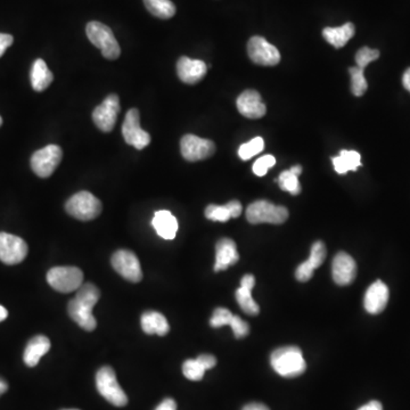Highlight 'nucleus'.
<instances>
[{"label":"nucleus","instance_id":"17","mask_svg":"<svg viewBox=\"0 0 410 410\" xmlns=\"http://www.w3.org/2000/svg\"><path fill=\"white\" fill-rule=\"evenodd\" d=\"M207 71V64L200 59L183 56L180 57L177 63L178 77L183 83L188 85L200 83L205 77Z\"/></svg>","mask_w":410,"mask_h":410},{"label":"nucleus","instance_id":"7","mask_svg":"<svg viewBox=\"0 0 410 410\" xmlns=\"http://www.w3.org/2000/svg\"><path fill=\"white\" fill-rule=\"evenodd\" d=\"M47 282L59 292H74L83 287V272L77 267H54L48 272Z\"/></svg>","mask_w":410,"mask_h":410},{"label":"nucleus","instance_id":"26","mask_svg":"<svg viewBox=\"0 0 410 410\" xmlns=\"http://www.w3.org/2000/svg\"><path fill=\"white\" fill-rule=\"evenodd\" d=\"M334 169L339 174L356 171L361 166V157L356 151H341L339 157H332Z\"/></svg>","mask_w":410,"mask_h":410},{"label":"nucleus","instance_id":"29","mask_svg":"<svg viewBox=\"0 0 410 410\" xmlns=\"http://www.w3.org/2000/svg\"><path fill=\"white\" fill-rule=\"evenodd\" d=\"M277 183L281 189H283L285 192H289V194L299 195L301 193V185L299 183L298 176H295L289 170L283 171L279 174Z\"/></svg>","mask_w":410,"mask_h":410},{"label":"nucleus","instance_id":"20","mask_svg":"<svg viewBox=\"0 0 410 410\" xmlns=\"http://www.w3.org/2000/svg\"><path fill=\"white\" fill-rule=\"evenodd\" d=\"M154 229L157 235L164 239H174L178 231L177 219L167 210H159L154 215L152 220Z\"/></svg>","mask_w":410,"mask_h":410},{"label":"nucleus","instance_id":"5","mask_svg":"<svg viewBox=\"0 0 410 410\" xmlns=\"http://www.w3.org/2000/svg\"><path fill=\"white\" fill-rule=\"evenodd\" d=\"M87 37L92 44L100 48L103 56L107 59H116L120 57L121 49L113 35L112 30L101 22H90L87 24Z\"/></svg>","mask_w":410,"mask_h":410},{"label":"nucleus","instance_id":"15","mask_svg":"<svg viewBox=\"0 0 410 410\" xmlns=\"http://www.w3.org/2000/svg\"><path fill=\"white\" fill-rule=\"evenodd\" d=\"M332 274L334 282L339 287L350 285L357 276V265L354 258L346 252L337 253L332 263Z\"/></svg>","mask_w":410,"mask_h":410},{"label":"nucleus","instance_id":"2","mask_svg":"<svg viewBox=\"0 0 410 410\" xmlns=\"http://www.w3.org/2000/svg\"><path fill=\"white\" fill-rule=\"evenodd\" d=\"M270 363L275 372L287 378H298L307 369L301 350L294 346L275 350L270 357Z\"/></svg>","mask_w":410,"mask_h":410},{"label":"nucleus","instance_id":"4","mask_svg":"<svg viewBox=\"0 0 410 410\" xmlns=\"http://www.w3.org/2000/svg\"><path fill=\"white\" fill-rule=\"evenodd\" d=\"M289 218L287 207L270 203L266 200L253 202L246 209V219L250 224H281Z\"/></svg>","mask_w":410,"mask_h":410},{"label":"nucleus","instance_id":"34","mask_svg":"<svg viewBox=\"0 0 410 410\" xmlns=\"http://www.w3.org/2000/svg\"><path fill=\"white\" fill-rule=\"evenodd\" d=\"M233 313L226 308H217L213 311L212 317L210 319V325L213 328L222 327V326H227L231 324V319H233Z\"/></svg>","mask_w":410,"mask_h":410},{"label":"nucleus","instance_id":"21","mask_svg":"<svg viewBox=\"0 0 410 410\" xmlns=\"http://www.w3.org/2000/svg\"><path fill=\"white\" fill-rule=\"evenodd\" d=\"M49 349H51V341L48 339V337L44 335L32 337L24 350V363L29 367L37 366L39 360L49 351Z\"/></svg>","mask_w":410,"mask_h":410},{"label":"nucleus","instance_id":"13","mask_svg":"<svg viewBox=\"0 0 410 410\" xmlns=\"http://www.w3.org/2000/svg\"><path fill=\"white\" fill-rule=\"evenodd\" d=\"M248 53L252 62L263 66H274L281 61V54L277 48L263 37H252L248 40Z\"/></svg>","mask_w":410,"mask_h":410},{"label":"nucleus","instance_id":"10","mask_svg":"<svg viewBox=\"0 0 410 410\" xmlns=\"http://www.w3.org/2000/svg\"><path fill=\"white\" fill-rule=\"evenodd\" d=\"M122 136L127 144L136 150H144L151 143V136L147 131L140 128V114L137 109L128 111L122 124Z\"/></svg>","mask_w":410,"mask_h":410},{"label":"nucleus","instance_id":"47","mask_svg":"<svg viewBox=\"0 0 410 410\" xmlns=\"http://www.w3.org/2000/svg\"><path fill=\"white\" fill-rule=\"evenodd\" d=\"M8 316V313H7V310L3 307V306H0V322H3L5 319L7 318Z\"/></svg>","mask_w":410,"mask_h":410},{"label":"nucleus","instance_id":"16","mask_svg":"<svg viewBox=\"0 0 410 410\" xmlns=\"http://www.w3.org/2000/svg\"><path fill=\"white\" fill-rule=\"evenodd\" d=\"M237 109L243 116L248 119H260L266 116V105L261 101L257 90H245L239 95L236 101Z\"/></svg>","mask_w":410,"mask_h":410},{"label":"nucleus","instance_id":"28","mask_svg":"<svg viewBox=\"0 0 410 410\" xmlns=\"http://www.w3.org/2000/svg\"><path fill=\"white\" fill-rule=\"evenodd\" d=\"M236 300L239 307L246 315H250V316L259 315L260 308L252 298V289L239 287L236 291Z\"/></svg>","mask_w":410,"mask_h":410},{"label":"nucleus","instance_id":"24","mask_svg":"<svg viewBox=\"0 0 410 410\" xmlns=\"http://www.w3.org/2000/svg\"><path fill=\"white\" fill-rule=\"evenodd\" d=\"M31 85L36 92H44L53 83L54 76L44 59H38L33 63L31 68Z\"/></svg>","mask_w":410,"mask_h":410},{"label":"nucleus","instance_id":"32","mask_svg":"<svg viewBox=\"0 0 410 410\" xmlns=\"http://www.w3.org/2000/svg\"><path fill=\"white\" fill-rule=\"evenodd\" d=\"M183 373L185 378L191 381H201L205 373V368L202 366V363L198 359H189L183 363Z\"/></svg>","mask_w":410,"mask_h":410},{"label":"nucleus","instance_id":"49","mask_svg":"<svg viewBox=\"0 0 410 410\" xmlns=\"http://www.w3.org/2000/svg\"><path fill=\"white\" fill-rule=\"evenodd\" d=\"M1 124H3V119L0 116V126H1Z\"/></svg>","mask_w":410,"mask_h":410},{"label":"nucleus","instance_id":"39","mask_svg":"<svg viewBox=\"0 0 410 410\" xmlns=\"http://www.w3.org/2000/svg\"><path fill=\"white\" fill-rule=\"evenodd\" d=\"M14 39L7 33H0V57L3 56L5 52L12 46Z\"/></svg>","mask_w":410,"mask_h":410},{"label":"nucleus","instance_id":"12","mask_svg":"<svg viewBox=\"0 0 410 410\" xmlns=\"http://www.w3.org/2000/svg\"><path fill=\"white\" fill-rule=\"evenodd\" d=\"M111 263L114 270L127 281L131 283H139L142 281V267H140L138 258L133 252L128 251V250L116 251L113 254Z\"/></svg>","mask_w":410,"mask_h":410},{"label":"nucleus","instance_id":"18","mask_svg":"<svg viewBox=\"0 0 410 410\" xmlns=\"http://www.w3.org/2000/svg\"><path fill=\"white\" fill-rule=\"evenodd\" d=\"M389 302V289L383 282L378 281L373 283L367 289L363 306L367 313L378 315L387 308Z\"/></svg>","mask_w":410,"mask_h":410},{"label":"nucleus","instance_id":"19","mask_svg":"<svg viewBox=\"0 0 410 410\" xmlns=\"http://www.w3.org/2000/svg\"><path fill=\"white\" fill-rule=\"evenodd\" d=\"M239 260L236 243L231 239H222L216 245L215 272H222L233 266Z\"/></svg>","mask_w":410,"mask_h":410},{"label":"nucleus","instance_id":"9","mask_svg":"<svg viewBox=\"0 0 410 410\" xmlns=\"http://www.w3.org/2000/svg\"><path fill=\"white\" fill-rule=\"evenodd\" d=\"M180 151L186 161L196 162L212 157L216 152V145L212 140L188 133L180 140Z\"/></svg>","mask_w":410,"mask_h":410},{"label":"nucleus","instance_id":"37","mask_svg":"<svg viewBox=\"0 0 410 410\" xmlns=\"http://www.w3.org/2000/svg\"><path fill=\"white\" fill-rule=\"evenodd\" d=\"M231 330H233L234 335L237 337V339H242V337H246L248 333H250V326H248V322H244L241 317L233 316L231 319Z\"/></svg>","mask_w":410,"mask_h":410},{"label":"nucleus","instance_id":"35","mask_svg":"<svg viewBox=\"0 0 410 410\" xmlns=\"http://www.w3.org/2000/svg\"><path fill=\"white\" fill-rule=\"evenodd\" d=\"M380 57V52L378 49H370L368 47L360 48L358 53L356 54V63H357L358 68L365 70L367 65L373 61Z\"/></svg>","mask_w":410,"mask_h":410},{"label":"nucleus","instance_id":"3","mask_svg":"<svg viewBox=\"0 0 410 410\" xmlns=\"http://www.w3.org/2000/svg\"><path fill=\"white\" fill-rule=\"evenodd\" d=\"M102 209L101 201L86 191L74 194L65 204L66 212L81 222H89L97 218L101 215Z\"/></svg>","mask_w":410,"mask_h":410},{"label":"nucleus","instance_id":"1","mask_svg":"<svg viewBox=\"0 0 410 410\" xmlns=\"http://www.w3.org/2000/svg\"><path fill=\"white\" fill-rule=\"evenodd\" d=\"M101 292L94 284H83L77 294L68 303V315L80 327L88 332L94 331L97 322L92 315L95 304L97 303Z\"/></svg>","mask_w":410,"mask_h":410},{"label":"nucleus","instance_id":"25","mask_svg":"<svg viewBox=\"0 0 410 410\" xmlns=\"http://www.w3.org/2000/svg\"><path fill=\"white\" fill-rule=\"evenodd\" d=\"M356 28L352 23L343 24L339 28H325L322 37L335 48H342L354 36Z\"/></svg>","mask_w":410,"mask_h":410},{"label":"nucleus","instance_id":"38","mask_svg":"<svg viewBox=\"0 0 410 410\" xmlns=\"http://www.w3.org/2000/svg\"><path fill=\"white\" fill-rule=\"evenodd\" d=\"M313 272H315V269L310 266L307 261H304L295 270V278L301 283H306L313 278Z\"/></svg>","mask_w":410,"mask_h":410},{"label":"nucleus","instance_id":"23","mask_svg":"<svg viewBox=\"0 0 410 410\" xmlns=\"http://www.w3.org/2000/svg\"><path fill=\"white\" fill-rule=\"evenodd\" d=\"M140 324L143 331L148 335L155 334L159 337H164L170 331V326L166 317L157 311H146L143 313Z\"/></svg>","mask_w":410,"mask_h":410},{"label":"nucleus","instance_id":"33","mask_svg":"<svg viewBox=\"0 0 410 410\" xmlns=\"http://www.w3.org/2000/svg\"><path fill=\"white\" fill-rule=\"evenodd\" d=\"M326 254L327 252H326V246H325L324 243L316 242L311 248V253H310V258L307 260V263L316 270L324 263Z\"/></svg>","mask_w":410,"mask_h":410},{"label":"nucleus","instance_id":"14","mask_svg":"<svg viewBox=\"0 0 410 410\" xmlns=\"http://www.w3.org/2000/svg\"><path fill=\"white\" fill-rule=\"evenodd\" d=\"M28 254V244L21 237L0 233V261L9 266L21 263Z\"/></svg>","mask_w":410,"mask_h":410},{"label":"nucleus","instance_id":"8","mask_svg":"<svg viewBox=\"0 0 410 410\" xmlns=\"http://www.w3.org/2000/svg\"><path fill=\"white\" fill-rule=\"evenodd\" d=\"M62 148L57 145H48L33 153L31 157V168L38 177H51L62 161Z\"/></svg>","mask_w":410,"mask_h":410},{"label":"nucleus","instance_id":"42","mask_svg":"<svg viewBox=\"0 0 410 410\" xmlns=\"http://www.w3.org/2000/svg\"><path fill=\"white\" fill-rule=\"evenodd\" d=\"M254 285H255V278L252 275H245L241 281V287H246V289H253Z\"/></svg>","mask_w":410,"mask_h":410},{"label":"nucleus","instance_id":"40","mask_svg":"<svg viewBox=\"0 0 410 410\" xmlns=\"http://www.w3.org/2000/svg\"><path fill=\"white\" fill-rule=\"evenodd\" d=\"M196 359L202 363V366L205 368V370L213 368L217 365V359L213 357L212 354H201Z\"/></svg>","mask_w":410,"mask_h":410},{"label":"nucleus","instance_id":"36","mask_svg":"<svg viewBox=\"0 0 410 410\" xmlns=\"http://www.w3.org/2000/svg\"><path fill=\"white\" fill-rule=\"evenodd\" d=\"M275 164H276V159L272 155H265L255 161L253 164V172L259 177H263L266 176L269 169L272 168Z\"/></svg>","mask_w":410,"mask_h":410},{"label":"nucleus","instance_id":"44","mask_svg":"<svg viewBox=\"0 0 410 410\" xmlns=\"http://www.w3.org/2000/svg\"><path fill=\"white\" fill-rule=\"evenodd\" d=\"M358 410H383V407H382L381 402H370Z\"/></svg>","mask_w":410,"mask_h":410},{"label":"nucleus","instance_id":"30","mask_svg":"<svg viewBox=\"0 0 410 410\" xmlns=\"http://www.w3.org/2000/svg\"><path fill=\"white\" fill-rule=\"evenodd\" d=\"M350 76H351V92L354 96L360 97L367 92L368 85H367L366 78L363 76V68L354 66L349 68Z\"/></svg>","mask_w":410,"mask_h":410},{"label":"nucleus","instance_id":"41","mask_svg":"<svg viewBox=\"0 0 410 410\" xmlns=\"http://www.w3.org/2000/svg\"><path fill=\"white\" fill-rule=\"evenodd\" d=\"M155 410H177V404L174 399H164Z\"/></svg>","mask_w":410,"mask_h":410},{"label":"nucleus","instance_id":"6","mask_svg":"<svg viewBox=\"0 0 410 410\" xmlns=\"http://www.w3.org/2000/svg\"><path fill=\"white\" fill-rule=\"evenodd\" d=\"M96 387L101 396L116 407L128 404V397L116 380V373L111 367H102L96 375Z\"/></svg>","mask_w":410,"mask_h":410},{"label":"nucleus","instance_id":"22","mask_svg":"<svg viewBox=\"0 0 410 410\" xmlns=\"http://www.w3.org/2000/svg\"><path fill=\"white\" fill-rule=\"evenodd\" d=\"M242 204L236 200L224 204V205H216L211 204L205 209V217L212 222H226L231 218H237L242 215Z\"/></svg>","mask_w":410,"mask_h":410},{"label":"nucleus","instance_id":"27","mask_svg":"<svg viewBox=\"0 0 410 410\" xmlns=\"http://www.w3.org/2000/svg\"><path fill=\"white\" fill-rule=\"evenodd\" d=\"M144 4L148 12L157 18L168 20L176 14V6L171 0H144Z\"/></svg>","mask_w":410,"mask_h":410},{"label":"nucleus","instance_id":"43","mask_svg":"<svg viewBox=\"0 0 410 410\" xmlns=\"http://www.w3.org/2000/svg\"><path fill=\"white\" fill-rule=\"evenodd\" d=\"M242 410H270L267 407L266 404H259V402H252V404H246L243 407Z\"/></svg>","mask_w":410,"mask_h":410},{"label":"nucleus","instance_id":"50","mask_svg":"<svg viewBox=\"0 0 410 410\" xmlns=\"http://www.w3.org/2000/svg\"><path fill=\"white\" fill-rule=\"evenodd\" d=\"M64 410H77V409H64Z\"/></svg>","mask_w":410,"mask_h":410},{"label":"nucleus","instance_id":"46","mask_svg":"<svg viewBox=\"0 0 410 410\" xmlns=\"http://www.w3.org/2000/svg\"><path fill=\"white\" fill-rule=\"evenodd\" d=\"M8 389V384L6 381H4L3 378H0V396H3L4 393L6 392Z\"/></svg>","mask_w":410,"mask_h":410},{"label":"nucleus","instance_id":"48","mask_svg":"<svg viewBox=\"0 0 410 410\" xmlns=\"http://www.w3.org/2000/svg\"><path fill=\"white\" fill-rule=\"evenodd\" d=\"M289 171L294 174L295 176H300L302 174V167L301 166H294L292 168L289 169Z\"/></svg>","mask_w":410,"mask_h":410},{"label":"nucleus","instance_id":"31","mask_svg":"<svg viewBox=\"0 0 410 410\" xmlns=\"http://www.w3.org/2000/svg\"><path fill=\"white\" fill-rule=\"evenodd\" d=\"M265 148V140L261 137H255L248 143L241 145L239 150V155L243 161L252 159L254 155L261 153Z\"/></svg>","mask_w":410,"mask_h":410},{"label":"nucleus","instance_id":"11","mask_svg":"<svg viewBox=\"0 0 410 410\" xmlns=\"http://www.w3.org/2000/svg\"><path fill=\"white\" fill-rule=\"evenodd\" d=\"M120 113V100L118 95H109L100 107L92 112V121L98 129L104 133H109L116 127Z\"/></svg>","mask_w":410,"mask_h":410},{"label":"nucleus","instance_id":"45","mask_svg":"<svg viewBox=\"0 0 410 410\" xmlns=\"http://www.w3.org/2000/svg\"><path fill=\"white\" fill-rule=\"evenodd\" d=\"M402 85H404V88L407 89L408 92H410V68H408L407 71L404 73V77H402Z\"/></svg>","mask_w":410,"mask_h":410}]
</instances>
